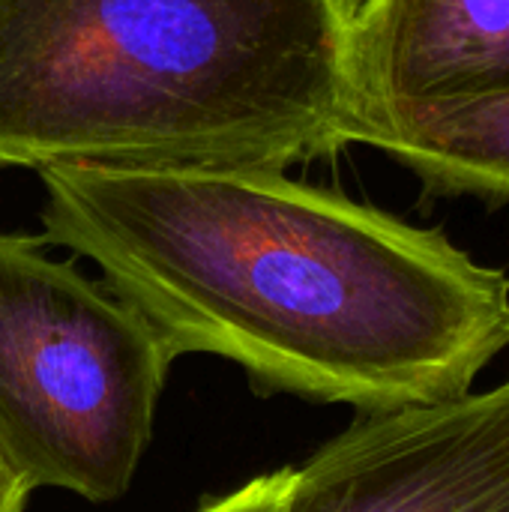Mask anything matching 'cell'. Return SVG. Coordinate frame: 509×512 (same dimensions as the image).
<instances>
[{
	"instance_id": "obj_9",
	"label": "cell",
	"mask_w": 509,
	"mask_h": 512,
	"mask_svg": "<svg viewBox=\"0 0 509 512\" xmlns=\"http://www.w3.org/2000/svg\"><path fill=\"white\" fill-rule=\"evenodd\" d=\"M336 3V9H339V15L345 18V24H351L372 0H333Z\"/></svg>"
},
{
	"instance_id": "obj_1",
	"label": "cell",
	"mask_w": 509,
	"mask_h": 512,
	"mask_svg": "<svg viewBox=\"0 0 509 512\" xmlns=\"http://www.w3.org/2000/svg\"><path fill=\"white\" fill-rule=\"evenodd\" d=\"M45 240L180 354L363 414L462 396L509 345V279L444 231L267 168L42 171Z\"/></svg>"
},
{
	"instance_id": "obj_7",
	"label": "cell",
	"mask_w": 509,
	"mask_h": 512,
	"mask_svg": "<svg viewBox=\"0 0 509 512\" xmlns=\"http://www.w3.org/2000/svg\"><path fill=\"white\" fill-rule=\"evenodd\" d=\"M285 483H288V468L258 477V480L234 489L231 495L204 504L198 512H282Z\"/></svg>"
},
{
	"instance_id": "obj_5",
	"label": "cell",
	"mask_w": 509,
	"mask_h": 512,
	"mask_svg": "<svg viewBox=\"0 0 509 512\" xmlns=\"http://www.w3.org/2000/svg\"><path fill=\"white\" fill-rule=\"evenodd\" d=\"M509 90V0H372L345 36V144Z\"/></svg>"
},
{
	"instance_id": "obj_4",
	"label": "cell",
	"mask_w": 509,
	"mask_h": 512,
	"mask_svg": "<svg viewBox=\"0 0 509 512\" xmlns=\"http://www.w3.org/2000/svg\"><path fill=\"white\" fill-rule=\"evenodd\" d=\"M282 512H509V378L363 414L288 468Z\"/></svg>"
},
{
	"instance_id": "obj_8",
	"label": "cell",
	"mask_w": 509,
	"mask_h": 512,
	"mask_svg": "<svg viewBox=\"0 0 509 512\" xmlns=\"http://www.w3.org/2000/svg\"><path fill=\"white\" fill-rule=\"evenodd\" d=\"M30 498V486L15 471L9 456L0 447V512H24V504Z\"/></svg>"
},
{
	"instance_id": "obj_3",
	"label": "cell",
	"mask_w": 509,
	"mask_h": 512,
	"mask_svg": "<svg viewBox=\"0 0 509 512\" xmlns=\"http://www.w3.org/2000/svg\"><path fill=\"white\" fill-rule=\"evenodd\" d=\"M174 360L105 282L0 234V447L30 492L120 498Z\"/></svg>"
},
{
	"instance_id": "obj_2",
	"label": "cell",
	"mask_w": 509,
	"mask_h": 512,
	"mask_svg": "<svg viewBox=\"0 0 509 512\" xmlns=\"http://www.w3.org/2000/svg\"><path fill=\"white\" fill-rule=\"evenodd\" d=\"M333 0H0V168H267L345 147Z\"/></svg>"
},
{
	"instance_id": "obj_6",
	"label": "cell",
	"mask_w": 509,
	"mask_h": 512,
	"mask_svg": "<svg viewBox=\"0 0 509 512\" xmlns=\"http://www.w3.org/2000/svg\"><path fill=\"white\" fill-rule=\"evenodd\" d=\"M375 147L414 171L432 195L509 201V90L435 108L378 132Z\"/></svg>"
}]
</instances>
